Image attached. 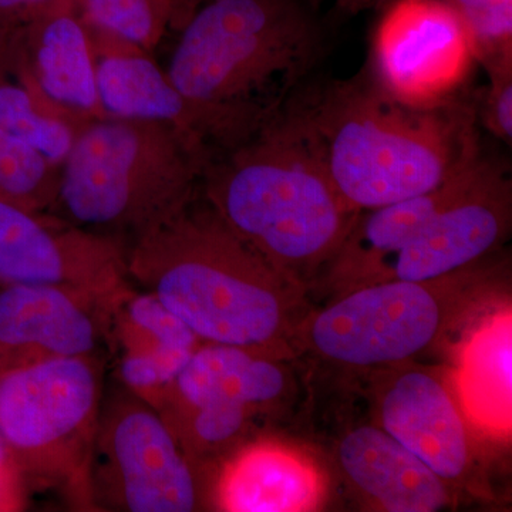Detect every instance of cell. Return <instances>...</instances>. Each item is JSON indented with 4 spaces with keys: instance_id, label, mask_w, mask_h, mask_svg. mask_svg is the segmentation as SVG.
I'll return each mask as SVG.
<instances>
[{
    "instance_id": "obj_24",
    "label": "cell",
    "mask_w": 512,
    "mask_h": 512,
    "mask_svg": "<svg viewBox=\"0 0 512 512\" xmlns=\"http://www.w3.org/2000/svg\"><path fill=\"white\" fill-rule=\"evenodd\" d=\"M463 20L477 62L512 56V0H444Z\"/></svg>"
},
{
    "instance_id": "obj_4",
    "label": "cell",
    "mask_w": 512,
    "mask_h": 512,
    "mask_svg": "<svg viewBox=\"0 0 512 512\" xmlns=\"http://www.w3.org/2000/svg\"><path fill=\"white\" fill-rule=\"evenodd\" d=\"M201 192L242 241L306 293L359 215L330 183L288 110L212 161Z\"/></svg>"
},
{
    "instance_id": "obj_16",
    "label": "cell",
    "mask_w": 512,
    "mask_h": 512,
    "mask_svg": "<svg viewBox=\"0 0 512 512\" xmlns=\"http://www.w3.org/2000/svg\"><path fill=\"white\" fill-rule=\"evenodd\" d=\"M330 456L343 483L375 510L436 512L453 501V488L370 417L340 427Z\"/></svg>"
},
{
    "instance_id": "obj_26",
    "label": "cell",
    "mask_w": 512,
    "mask_h": 512,
    "mask_svg": "<svg viewBox=\"0 0 512 512\" xmlns=\"http://www.w3.org/2000/svg\"><path fill=\"white\" fill-rule=\"evenodd\" d=\"M26 487L18 468L0 440V512L20 511L26 504Z\"/></svg>"
},
{
    "instance_id": "obj_9",
    "label": "cell",
    "mask_w": 512,
    "mask_h": 512,
    "mask_svg": "<svg viewBox=\"0 0 512 512\" xmlns=\"http://www.w3.org/2000/svg\"><path fill=\"white\" fill-rule=\"evenodd\" d=\"M90 484L96 511L191 512L207 504V485L167 421L126 389L101 404Z\"/></svg>"
},
{
    "instance_id": "obj_22",
    "label": "cell",
    "mask_w": 512,
    "mask_h": 512,
    "mask_svg": "<svg viewBox=\"0 0 512 512\" xmlns=\"http://www.w3.org/2000/svg\"><path fill=\"white\" fill-rule=\"evenodd\" d=\"M0 128L55 165L66 160L76 136L66 121L37 110L28 90L9 84L0 86Z\"/></svg>"
},
{
    "instance_id": "obj_15",
    "label": "cell",
    "mask_w": 512,
    "mask_h": 512,
    "mask_svg": "<svg viewBox=\"0 0 512 512\" xmlns=\"http://www.w3.org/2000/svg\"><path fill=\"white\" fill-rule=\"evenodd\" d=\"M104 345L124 389L158 412L201 340L153 293L133 284L107 309Z\"/></svg>"
},
{
    "instance_id": "obj_2",
    "label": "cell",
    "mask_w": 512,
    "mask_h": 512,
    "mask_svg": "<svg viewBox=\"0 0 512 512\" xmlns=\"http://www.w3.org/2000/svg\"><path fill=\"white\" fill-rule=\"evenodd\" d=\"M288 114L357 212L433 191L481 156L467 107L407 106L370 72L295 99Z\"/></svg>"
},
{
    "instance_id": "obj_6",
    "label": "cell",
    "mask_w": 512,
    "mask_h": 512,
    "mask_svg": "<svg viewBox=\"0 0 512 512\" xmlns=\"http://www.w3.org/2000/svg\"><path fill=\"white\" fill-rule=\"evenodd\" d=\"M487 261L433 281L359 286L313 306L296 333V355L328 367L343 384L382 367L412 362L446 338L495 284Z\"/></svg>"
},
{
    "instance_id": "obj_13",
    "label": "cell",
    "mask_w": 512,
    "mask_h": 512,
    "mask_svg": "<svg viewBox=\"0 0 512 512\" xmlns=\"http://www.w3.org/2000/svg\"><path fill=\"white\" fill-rule=\"evenodd\" d=\"M512 187L494 161L484 160L476 180L359 286L383 281H433L483 264L510 235ZM357 286V288H359Z\"/></svg>"
},
{
    "instance_id": "obj_11",
    "label": "cell",
    "mask_w": 512,
    "mask_h": 512,
    "mask_svg": "<svg viewBox=\"0 0 512 512\" xmlns=\"http://www.w3.org/2000/svg\"><path fill=\"white\" fill-rule=\"evenodd\" d=\"M9 285L60 286L111 301L133 282L123 242L0 200V286Z\"/></svg>"
},
{
    "instance_id": "obj_17",
    "label": "cell",
    "mask_w": 512,
    "mask_h": 512,
    "mask_svg": "<svg viewBox=\"0 0 512 512\" xmlns=\"http://www.w3.org/2000/svg\"><path fill=\"white\" fill-rule=\"evenodd\" d=\"M485 158L426 194L360 211L348 235L308 289L313 306L357 288L380 262L406 247L441 210L476 180Z\"/></svg>"
},
{
    "instance_id": "obj_7",
    "label": "cell",
    "mask_w": 512,
    "mask_h": 512,
    "mask_svg": "<svg viewBox=\"0 0 512 512\" xmlns=\"http://www.w3.org/2000/svg\"><path fill=\"white\" fill-rule=\"evenodd\" d=\"M99 355L64 357L0 377V440L26 490L96 511L90 466L101 404Z\"/></svg>"
},
{
    "instance_id": "obj_29",
    "label": "cell",
    "mask_w": 512,
    "mask_h": 512,
    "mask_svg": "<svg viewBox=\"0 0 512 512\" xmlns=\"http://www.w3.org/2000/svg\"><path fill=\"white\" fill-rule=\"evenodd\" d=\"M376 2H379V0H338V5L346 12H357V10L375 5Z\"/></svg>"
},
{
    "instance_id": "obj_19",
    "label": "cell",
    "mask_w": 512,
    "mask_h": 512,
    "mask_svg": "<svg viewBox=\"0 0 512 512\" xmlns=\"http://www.w3.org/2000/svg\"><path fill=\"white\" fill-rule=\"evenodd\" d=\"M96 86L100 109L109 116L170 124L198 138L218 158L208 114L148 57L140 53L103 57L96 66Z\"/></svg>"
},
{
    "instance_id": "obj_10",
    "label": "cell",
    "mask_w": 512,
    "mask_h": 512,
    "mask_svg": "<svg viewBox=\"0 0 512 512\" xmlns=\"http://www.w3.org/2000/svg\"><path fill=\"white\" fill-rule=\"evenodd\" d=\"M476 60L463 20L444 0H396L377 26L370 73L416 109L453 101Z\"/></svg>"
},
{
    "instance_id": "obj_25",
    "label": "cell",
    "mask_w": 512,
    "mask_h": 512,
    "mask_svg": "<svg viewBox=\"0 0 512 512\" xmlns=\"http://www.w3.org/2000/svg\"><path fill=\"white\" fill-rule=\"evenodd\" d=\"M490 87L485 97L484 120L488 130L511 143L512 137V56L485 64Z\"/></svg>"
},
{
    "instance_id": "obj_20",
    "label": "cell",
    "mask_w": 512,
    "mask_h": 512,
    "mask_svg": "<svg viewBox=\"0 0 512 512\" xmlns=\"http://www.w3.org/2000/svg\"><path fill=\"white\" fill-rule=\"evenodd\" d=\"M55 0L30 18L33 70L40 93L57 106L100 109L96 66L82 20Z\"/></svg>"
},
{
    "instance_id": "obj_1",
    "label": "cell",
    "mask_w": 512,
    "mask_h": 512,
    "mask_svg": "<svg viewBox=\"0 0 512 512\" xmlns=\"http://www.w3.org/2000/svg\"><path fill=\"white\" fill-rule=\"evenodd\" d=\"M126 264L131 282L201 342L295 353L313 308L305 289L242 241L201 191L133 239Z\"/></svg>"
},
{
    "instance_id": "obj_28",
    "label": "cell",
    "mask_w": 512,
    "mask_h": 512,
    "mask_svg": "<svg viewBox=\"0 0 512 512\" xmlns=\"http://www.w3.org/2000/svg\"><path fill=\"white\" fill-rule=\"evenodd\" d=\"M164 2L170 12L171 28L180 32L205 0H164Z\"/></svg>"
},
{
    "instance_id": "obj_14",
    "label": "cell",
    "mask_w": 512,
    "mask_h": 512,
    "mask_svg": "<svg viewBox=\"0 0 512 512\" xmlns=\"http://www.w3.org/2000/svg\"><path fill=\"white\" fill-rule=\"evenodd\" d=\"M111 301L60 286H0V377L49 360L96 355Z\"/></svg>"
},
{
    "instance_id": "obj_8",
    "label": "cell",
    "mask_w": 512,
    "mask_h": 512,
    "mask_svg": "<svg viewBox=\"0 0 512 512\" xmlns=\"http://www.w3.org/2000/svg\"><path fill=\"white\" fill-rule=\"evenodd\" d=\"M309 370L293 352L201 342L158 413L173 414L205 456H227L302 414Z\"/></svg>"
},
{
    "instance_id": "obj_18",
    "label": "cell",
    "mask_w": 512,
    "mask_h": 512,
    "mask_svg": "<svg viewBox=\"0 0 512 512\" xmlns=\"http://www.w3.org/2000/svg\"><path fill=\"white\" fill-rule=\"evenodd\" d=\"M325 488V474L311 457L264 434L222 461L207 501L227 512L312 511L322 504Z\"/></svg>"
},
{
    "instance_id": "obj_27",
    "label": "cell",
    "mask_w": 512,
    "mask_h": 512,
    "mask_svg": "<svg viewBox=\"0 0 512 512\" xmlns=\"http://www.w3.org/2000/svg\"><path fill=\"white\" fill-rule=\"evenodd\" d=\"M55 0H0V19H30Z\"/></svg>"
},
{
    "instance_id": "obj_23",
    "label": "cell",
    "mask_w": 512,
    "mask_h": 512,
    "mask_svg": "<svg viewBox=\"0 0 512 512\" xmlns=\"http://www.w3.org/2000/svg\"><path fill=\"white\" fill-rule=\"evenodd\" d=\"M96 28L131 46L153 49L171 28L164 0H82Z\"/></svg>"
},
{
    "instance_id": "obj_5",
    "label": "cell",
    "mask_w": 512,
    "mask_h": 512,
    "mask_svg": "<svg viewBox=\"0 0 512 512\" xmlns=\"http://www.w3.org/2000/svg\"><path fill=\"white\" fill-rule=\"evenodd\" d=\"M215 158L202 141L170 124L92 121L76 130L53 210L127 247L200 194Z\"/></svg>"
},
{
    "instance_id": "obj_12",
    "label": "cell",
    "mask_w": 512,
    "mask_h": 512,
    "mask_svg": "<svg viewBox=\"0 0 512 512\" xmlns=\"http://www.w3.org/2000/svg\"><path fill=\"white\" fill-rule=\"evenodd\" d=\"M355 382H366L370 419L453 490L467 483L473 446L466 419L439 370L412 360L373 370Z\"/></svg>"
},
{
    "instance_id": "obj_21",
    "label": "cell",
    "mask_w": 512,
    "mask_h": 512,
    "mask_svg": "<svg viewBox=\"0 0 512 512\" xmlns=\"http://www.w3.org/2000/svg\"><path fill=\"white\" fill-rule=\"evenodd\" d=\"M59 178L57 165L0 128V200L33 211H53Z\"/></svg>"
},
{
    "instance_id": "obj_3",
    "label": "cell",
    "mask_w": 512,
    "mask_h": 512,
    "mask_svg": "<svg viewBox=\"0 0 512 512\" xmlns=\"http://www.w3.org/2000/svg\"><path fill=\"white\" fill-rule=\"evenodd\" d=\"M180 33L165 73L210 117L220 156L291 107L322 47L301 0H205Z\"/></svg>"
}]
</instances>
